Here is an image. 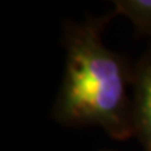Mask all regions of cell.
I'll return each instance as SVG.
<instances>
[{"label": "cell", "instance_id": "7a4b0ae2", "mask_svg": "<svg viewBox=\"0 0 151 151\" xmlns=\"http://www.w3.org/2000/svg\"><path fill=\"white\" fill-rule=\"evenodd\" d=\"M133 84V124L147 151H151V49L132 73Z\"/></svg>", "mask_w": 151, "mask_h": 151}, {"label": "cell", "instance_id": "3957f363", "mask_svg": "<svg viewBox=\"0 0 151 151\" xmlns=\"http://www.w3.org/2000/svg\"><path fill=\"white\" fill-rule=\"evenodd\" d=\"M115 11L133 22L143 35H151V0H116Z\"/></svg>", "mask_w": 151, "mask_h": 151}, {"label": "cell", "instance_id": "6da1fadb", "mask_svg": "<svg viewBox=\"0 0 151 151\" xmlns=\"http://www.w3.org/2000/svg\"><path fill=\"white\" fill-rule=\"evenodd\" d=\"M106 18H91L66 28V71L53 116L69 126L97 124L116 140L134 136L132 74L118 53L104 46Z\"/></svg>", "mask_w": 151, "mask_h": 151}]
</instances>
